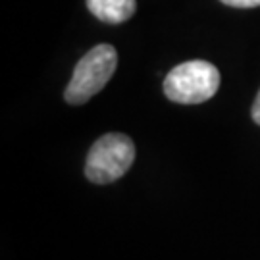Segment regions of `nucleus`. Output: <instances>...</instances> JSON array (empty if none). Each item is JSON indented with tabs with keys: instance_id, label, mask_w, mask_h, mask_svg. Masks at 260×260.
<instances>
[{
	"instance_id": "nucleus-6",
	"label": "nucleus",
	"mask_w": 260,
	"mask_h": 260,
	"mask_svg": "<svg viewBox=\"0 0 260 260\" xmlns=\"http://www.w3.org/2000/svg\"><path fill=\"white\" fill-rule=\"evenodd\" d=\"M251 116H252V120H254V123H258V125H260V91H258V94H256V101H254V104H252Z\"/></svg>"
},
{
	"instance_id": "nucleus-4",
	"label": "nucleus",
	"mask_w": 260,
	"mask_h": 260,
	"mask_svg": "<svg viewBox=\"0 0 260 260\" xmlns=\"http://www.w3.org/2000/svg\"><path fill=\"white\" fill-rule=\"evenodd\" d=\"M87 8L101 21L121 23L135 14L137 2L135 0H87Z\"/></svg>"
},
{
	"instance_id": "nucleus-1",
	"label": "nucleus",
	"mask_w": 260,
	"mask_h": 260,
	"mask_svg": "<svg viewBox=\"0 0 260 260\" xmlns=\"http://www.w3.org/2000/svg\"><path fill=\"white\" fill-rule=\"evenodd\" d=\"M118 68V52L112 45H96L77 62L74 75L64 91V99L68 104H85L101 93L104 85L110 81Z\"/></svg>"
},
{
	"instance_id": "nucleus-5",
	"label": "nucleus",
	"mask_w": 260,
	"mask_h": 260,
	"mask_svg": "<svg viewBox=\"0 0 260 260\" xmlns=\"http://www.w3.org/2000/svg\"><path fill=\"white\" fill-rule=\"evenodd\" d=\"M228 6H235V8H254L260 6V0H220Z\"/></svg>"
},
{
	"instance_id": "nucleus-3",
	"label": "nucleus",
	"mask_w": 260,
	"mask_h": 260,
	"mask_svg": "<svg viewBox=\"0 0 260 260\" xmlns=\"http://www.w3.org/2000/svg\"><path fill=\"white\" fill-rule=\"evenodd\" d=\"M135 160V145L123 133H106L93 143L87 154L85 176L96 185L120 179Z\"/></svg>"
},
{
	"instance_id": "nucleus-2",
	"label": "nucleus",
	"mask_w": 260,
	"mask_h": 260,
	"mask_svg": "<svg viewBox=\"0 0 260 260\" xmlns=\"http://www.w3.org/2000/svg\"><path fill=\"white\" fill-rule=\"evenodd\" d=\"M220 87L218 68L205 60L176 66L164 79V93L177 104H201L212 99Z\"/></svg>"
}]
</instances>
